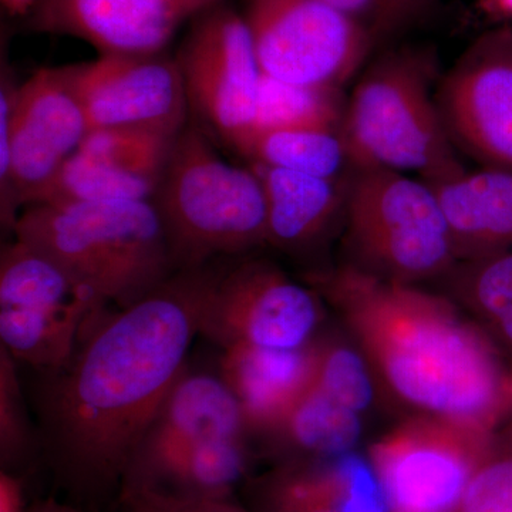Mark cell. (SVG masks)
I'll list each match as a JSON object with an SVG mask.
<instances>
[{
	"label": "cell",
	"instance_id": "cell-20",
	"mask_svg": "<svg viewBox=\"0 0 512 512\" xmlns=\"http://www.w3.org/2000/svg\"><path fill=\"white\" fill-rule=\"evenodd\" d=\"M458 262L512 251V171L480 168L431 183Z\"/></svg>",
	"mask_w": 512,
	"mask_h": 512
},
{
	"label": "cell",
	"instance_id": "cell-7",
	"mask_svg": "<svg viewBox=\"0 0 512 512\" xmlns=\"http://www.w3.org/2000/svg\"><path fill=\"white\" fill-rule=\"evenodd\" d=\"M89 121L64 67L36 70L0 90V214L13 231L20 212L45 198L63 165L82 147Z\"/></svg>",
	"mask_w": 512,
	"mask_h": 512
},
{
	"label": "cell",
	"instance_id": "cell-16",
	"mask_svg": "<svg viewBox=\"0 0 512 512\" xmlns=\"http://www.w3.org/2000/svg\"><path fill=\"white\" fill-rule=\"evenodd\" d=\"M218 439L248 440L237 397L220 372L185 366L138 444L121 490L146 480L175 454Z\"/></svg>",
	"mask_w": 512,
	"mask_h": 512
},
{
	"label": "cell",
	"instance_id": "cell-18",
	"mask_svg": "<svg viewBox=\"0 0 512 512\" xmlns=\"http://www.w3.org/2000/svg\"><path fill=\"white\" fill-rule=\"evenodd\" d=\"M318 363V339L298 349H222L218 372L237 397L248 437H265L288 417L315 382Z\"/></svg>",
	"mask_w": 512,
	"mask_h": 512
},
{
	"label": "cell",
	"instance_id": "cell-38",
	"mask_svg": "<svg viewBox=\"0 0 512 512\" xmlns=\"http://www.w3.org/2000/svg\"><path fill=\"white\" fill-rule=\"evenodd\" d=\"M510 427H508L507 433H508V441H510L511 447H512V417L510 419Z\"/></svg>",
	"mask_w": 512,
	"mask_h": 512
},
{
	"label": "cell",
	"instance_id": "cell-34",
	"mask_svg": "<svg viewBox=\"0 0 512 512\" xmlns=\"http://www.w3.org/2000/svg\"><path fill=\"white\" fill-rule=\"evenodd\" d=\"M120 501L127 512H174L153 491L143 490V488L123 491L120 494Z\"/></svg>",
	"mask_w": 512,
	"mask_h": 512
},
{
	"label": "cell",
	"instance_id": "cell-5",
	"mask_svg": "<svg viewBox=\"0 0 512 512\" xmlns=\"http://www.w3.org/2000/svg\"><path fill=\"white\" fill-rule=\"evenodd\" d=\"M436 56L424 47L387 50L346 103L340 133L353 170L382 168L437 183L466 170L437 109Z\"/></svg>",
	"mask_w": 512,
	"mask_h": 512
},
{
	"label": "cell",
	"instance_id": "cell-17",
	"mask_svg": "<svg viewBox=\"0 0 512 512\" xmlns=\"http://www.w3.org/2000/svg\"><path fill=\"white\" fill-rule=\"evenodd\" d=\"M256 512H390L369 458L282 461L249 484Z\"/></svg>",
	"mask_w": 512,
	"mask_h": 512
},
{
	"label": "cell",
	"instance_id": "cell-12",
	"mask_svg": "<svg viewBox=\"0 0 512 512\" xmlns=\"http://www.w3.org/2000/svg\"><path fill=\"white\" fill-rule=\"evenodd\" d=\"M174 57L191 116L237 147L254 128L262 79L241 10L222 3L192 20Z\"/></svg>",
	"mask_w": 512,
	"mask_h": 512
},
{
	"label": "cell",
	"instance_id": "cell-1",
	"mask_svg": "<svg viewBox=\"0 0 512 512\" xmlns=\"http://www.w3.org/2000/svg\"><path fill=\"white\" fill-rule=\"evenodd\" d=\"M210 265L171 276L153 293L109 311L37 396L40 443L80 497L123 485L138 444L187 366Z\"/></svg>",
	"mask_w": 512,
	"mask_h": 512
},
{
	"label": "cell",
	"instance_id": "cell-19",
	"mask_svg": "<svg viewBox=\"0 0 512 512\" xmlns=\"http://www.w3.org/2000/svg\"><path fill=\"white\" fill-rule=\"evenodd\" d=\"M261 178L268 212V245L289 256H311L345 220L348 183L251 163ZM350 178V177H349Z\"/></svg>",
	"mask_w": 512,
	"mask_h": 512
},
{
	"label": "cell",
	"instance_id": "cell-25",
	"mask_svg": "<svg viewBox=\"0 0 512 512\" xmlns=\"http://www.w3.org/2000/svg\"><path fill=\"white\" fill-rule=\"evenodd\" d=\"M345 110L340 89L281 82L262 73L254 128L340 130Z\"/></svg>",
	"mask_w": 512,
	"mask_h": 512
},
{
	"label": "cell",
	"instance_id": "cell-9",
	"mask_svg": "<svg viewBox=\"0 0 512 512\" xmlns=\"http://www.w3.org/2000/svg\"><path fill=\"white\" fill-rule=\"evenodd\" d=\"M500 448L495 433L420 414L373 444L369 461L390 512H457Z\"/></svg>",
	"mask_w": 512,
	"mask_h": 512
},
{
	"label": "cell",
	"instance_id": "cell-32",
	"mask_svg": "<svg viewBox=\"0 0 512 512\" xmlns=\"http://www.w3.org/2000/svg\"><path fill=\"white\" fill-rule=\"evenodd\" d=\"M153 493L174 512H256L242 508L241 505L231 501V498L191 500V498L171 497V495L156 493V491H153Z\"/></svg>",
	"mask_w": 512,
	"mask_h": 512
},
{
	"label": "cell",
	"instance_id": "cell-28",
	"mask_svg": "<svg viewBox=\"0 0 512 512\" xmlns=\"http://www.w3.org/2000/svg\"><path fill=\"white\" fill-rule=\"evenodd\" d=\"M365 353L338 339L319 340L315 383L333 399L356 413L365 412L375 399L372 373Z\"/></svg>",
	"mask_w": 512,
	"mask_h": 512
},
{
	"label": "cell",
	"instance_id": "cell-22",
	"mask_svg": "<svg viewBox=\"0 0 512 512\" xmlns=\"http://www.w3.org/2000/svg\"><path fill=\"white\" fill-rule=\"evenodd\" d=\"M362 431L360 414L313 382L288 417L264 439L284 457L282 461L308 460L352 453Z\"/></svg>",
	"mask_w": 512,
	"mask_h": 512
},
{
	"label": "cell",
	"instance_id": "cell-26",
	"mask_svg": "<svg viewBox=\"0 0 512 512\" xmlns=\"http://www.w3.org/2000/svg\"><path fill=\"white\" fill-rule=\"evenodd\" d=\"M157 181L121 173L77 151L40 202L151 201Z\"/></svg>",
	"mask_w": 512,
	"mask_h": 512
},
{
	"label": "cell",
	"instance_id": "cell-29",
	"mask_svg": "<svg viewBox=\"0 0 512 512\" xmlns=\"http://www.w3.org/2000/svg\"><path fill=\"white\" fill-rule=\"evenodd\" d=\"M33 431L19 382L18 360L0 346V456L3 470L18 464L35 448Z\"/></svg>",
	"mask_w": 512,
	"mask_h": 512
},
{
	"label": "cell",
	"instance_id": "cell-2",
	"mask_svg": "<svg viewBox=\"0 0 512 512\" xmlns=\"http://www.w3.org/2000/svg\"><path fill=\"white\" fill-rule=\"evenodd\" d=\"M312 284L404 402L488 433L512 416V375L493 336L464 319L450 299L350 264L315 272Z\"/></svg>",
	"mask_w": 512,
	"mask_h": 512
},
{
	"label": "cell",
	"instance_id": "cell-24",
	"mask_svg": "<svg viewBox=\"0 0 512 512\" xmlns=\"http://www.w3.org/2000/svg\"><path fill=\"white\" fill-rule=\"evenodd\" d=\"M443 282L493 338L512 348V251L458 262Z\"/></svg>",
	"mask_w": 512,
	"mask_h": 512
},
{
	"label": "cell",
	"instance_id": "cell-27",
	"mask_svg": "<svg viewBox=\"0 0 512 512\" xmlns=\"http://www.w3.org/2000/svg\"><path fill=\"white\" fill-rule=\"evenodd\" d=\"M177 137L136 128H104L90 130L79 151L121 173L160 183Z\"/></svg>",
	"mask_w": 512,
	"mask_h": 512
},
{
	"label": "cell",
	"instance_id": "cell-3",
	"mask_svg": "<svg viewBox=\"0 0 512 512\" xmlns=\"http://www.w3.org/2000/svg\"><path fill=\"white\" fill-rule=\"evenodd\" d=\"M12 234L104 306H133L177 274L153 201L37 202Z\"/></svg>",
	"mask_w": 512,
	"mask_h": 512
},
{
	"label": "cell",
	"instance_id": "cell-35",
	"mask_svg": "<svg viewBox=\"0 0 512 512\" xmlns=\"http://www.w3.org/2000/svg\"><path fill=\"white\" fill-rule=\"evenodd\" d=\"M0 512H23V488L10 471L0 473Z\"/></svg>",
	"mask_w": 512,
	"mask_h": 512
},
{
	"label": "cell",
	"instance_id": "cell-21",
	"mask_svg": "<svg viewBox=\"0 0 512 512\" xmlns=\"http://www.w3.org/2000/svg\"><path fill=\"white\" fill-rule=\"evenodd\" d=\"M249 463L248 440L205 441L175 454L153 473L123 491L144 490L191 500L231 498L232 490L244 480Z\"/></svg>",
	"mask_w": 512,
	"mask_h": 512
},
{
	"label": "cell",
	"instance_id": "cell-33",
	"mask_svg": "<svg viewBox=\"0 0 512 512\" xmlns=\"http://www.w3.org/2000/svg\"><path fill=\"white\" fill-rule=\"evenodd\" d=\"M326 2H329L339 12L345 13L349 18L365 25L376 36L383 0H326Z\"/></svg>",
	"mask_w": 512,
	"mask_h": 512
},
{
	"label": "cell",
	"instance_id": "cell-37",
	"mask_svg": "<svg viewBox=\"0 0 512 512\" xmlns=\"http://www.w3.org/2000/svg\"><path fill=\"white\" fill-rule=\"evenodd\" d=\"M37 512H80V511L72 510V508L60 507V505H56V504H49V505H46V507L40 508V510Z\"/></svg>",
	"mask_w": 512,
	"mask_h": 512
},
{
	"label": "cell",
	"instance_id": "cell-8",
	"mask_svg": "<svg viewBox=\"0 0 512 512\" xmlns=\"http://www.w3.org/2000/svg\"><path fill=\"white\" fill-rule=\"evenodd\" d=\"M107 306L53 259L20 241L0 252V346L42 373L67 365Z\"/></svg>",
	"mask_w": 512,
	"mask_h": 512
},
{
	"label": "cell",
	"instance_id": "cell-14",
	"mask_svg": "<svg viewBox=\"0 0 512 512\" xmlns=\"http://www.w3.org/2000/svg\"><path fill=\"white\" fill-rule=\"evenodd\" d=\"M90 130L136 128L178 136L191 120L175 57L99 55L63 66Z\"/></svg>",
	"mask_w": 512,
	"mask_h": 512
},
{
	"label": "cell",
	"instance_id": "cell-6",
	"mask_svg": "<svg viewBox=\"0 0 512 512\" xmlns=\"http://www.w3.org/2000/svg\"><path fill=\"white\" fill-rule=\"evenodd\" d=\"M345 222L350 265L383 281H443L458 264L439 198L420 178L382 168L353 171Z\"/></svg>",
	"mask_w": 512,
	"mask_h": 512
},
{
	"label": "cell",
	"instance_id": "cell-30",
	"mask_svg": "<svg viewBox=\"0 0 512 512\" xmlns=\"http://www.w3.org/2000/svg\"><path fill=\"white\" fill-rule=\"evenodd\" d=\"M457 512H512V447L478 471Z\"/></svg>",
	"mask_w": 512,
	"mask_h": 512
},
{
	"label": "cell",
	"instance_id": "cell-36",
	"mask_svg": "<svg viewBox=\"0 0 512 512\" xmlns=\"http://www.w3.org/2000/svg\"><path fill=\"white\" fill-rule=\"evenodd\" d=\"M0 2L10 16H29L43 0H0Z\"/></svg>",
	"mask_w": 512,
	"mask_h": 512
},
{
	"label": "cell",
	"instance_id": "cell-13",
	"mask_svg": "<svg viewBox=\"0 0 512 512\" xmlns=\"http://www.w3.org/2000/svg\"><path fill=\"white\" fill-rule=\"evenodd\" d=\"M436 103L457 151L512 171V26L485 30L441 77Z\"/></svg>",
	"mask_w": 512,
	"mask_h": 512
},
{
	"label": "cell",
	"instance_id": "cell-11",
	"mask_svg": "<svg viewBox=\"0 0 512 512\" xmlns=\"http://www.w3.org/2000/svg\"><path fill=\"white\" fill-rule=\"evenodd\" d=\"M265 76L342 89L377 42L326 0H244L241 10Z\"/></svg>",
	"mask_w": 512,
	"mask_h": 512
},
{
	"label": "cell",
	"instance_id": "cell-31",
	"mask_svg": "<svg viewBox=\"0 0 512 512\" xmlns=\"http://www.w3.org/2000/svg\"><path fill=\"white\" fill-rule=\"evenodd\" d=\"M436 0H383L382 13L376 28V39L393 36L423 19Z\"/></svg>",
	"mask_w": 512,
	"mask_h": 512
},
{
	"label": "cell",
	"instance_id": "cell-15",
	"mask_svg": "<svg viewBox=\"0 0 512 512\" xmlns=\"http://www.w3.org/2000/svg\"><path fill=\"white\" fill-rule=\"evenodd\" d=\"M228 0H43L32 32L74 37L99 55H158L178 30Z\"/></svg>",
	"mask_w": 512,
	"mask_h": 512
},
{
	"label": "cell",
	"instance_id": "cell-4",
	"mask_svg": "<svg viewBox=\"0 0 512 512\" xmlns=\"http://www.w3.org/2000/svg\"><path fill=\"white\" fill-rule=\"evenodd\" d=\"M177 272L268 245V212L254 168L228 163L191 119L175 140L153 197Z\"/></svg>",
	"mask_w": 512,
	"mask_h": 512
},
{
	"label": "cell",
	"instance_id": "cell-23",
	"mask_svg": "<svg viewBox=\"0 0 512 512\" xmlns=\"http://www.w3.org/2000/svg\"><path fill=\"white\" fill-rule=\"evenodd\" d=\"M249 163L346 181L353 165L340 130H254L234 148Z\"/></svg>",
	"mask_w": 512,
	"mask_h": 512
},
{
	"label": "cell",
	"instance_id": "cell-10",
	"mask_svg": "<svg viewBox=\"0 0 512 512\" xmlns=\"http://www.w3.org/2000/svg\"><path fill=\"white\" fill-rule=\"evenodd\" d=\"M322 318L319 292L293 281L272 262H214L201 296L198 335L221 349H298L315 340Z\"/></svg>",
	"mask_w": 512,
	"mask_h": 512
}]
</instances>
